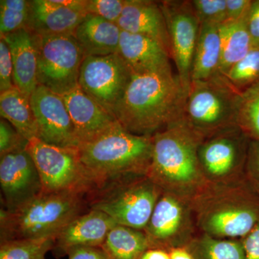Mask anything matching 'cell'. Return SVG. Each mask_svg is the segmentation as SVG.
<instances>
[{
    "label": "cell",
    "instance_id": "6da1fadb",
    "mask_svg": "<svg viewBox=\"0 0 259 259\" xmlns=\"http://www.w3.org/2000/svg\"><path fill=\"white\" fill-rule=\"evenodd\" d=\"M188 93L171 67L133 74L113 114L131 134L153 136L184 118Z\"/></svg>",
    "mask_w": 259,
    "mask_h": 259
},
{
    "label": "cell",
    "instance_id": "7a4b0ae2",
    "mask_svg": "<svg viewBox=\"0 0 259 259\" xmlns=\"http://www.w3.org/2000/svg\"><path fill=\"white\" fill-rule=\"evenodd\" d=\"M204 139L185 118L153 135L148 178L164 192L193 198L207 183L198 159Z\"/></svg>",
    "mask_w": 259,
    "mask_h": 259
},
{
    "label": "cell",
    "instance_id": "3957f363",
    "mask_svg": "<svg viewBox=\"0 0 259 259\" xmlns=\"http://www.w3.org/2000/svg\"><path fill=\"white\" fill-rule=\"evenodd\" d=\"M199 233L241 239L259 220V195L244 180L209 183L191 199Z\"/></svg>",
    "mask_w": 259,
    "mask_h": 259
},
{
    "label": "cell",
    "instance_id": "277c9868",
    "mask_svg": "<svg viewBox=\"0 0 259 259\" xmlns=\"http://www.w3.org/2000/svg\"><path fill=\"white\" fill-rule=\"evenodd\" d=\"M77 148L95 191L122 179L147 176L153 136L131 134L118 123Z\"/></svg>",
    "mask_w": 259,
    "mask_h": 259
},
{
    "label": "cell",
    "instance_id": "5b68a950",
    "mask_svg": "<svg viewBox=\"0 0 259 259\" xmlns=\"http://www.w3.org/2000/svg\"><path fill=\"white\" fill-rule=\"evenodd\" d=\"M89 210L88 194L42 192L13 212L1 209L0 239H55L72 220Z\"/></svg>",
    "mask_w": 259,
    "mask_h": 259
},
{
    "label": "cell",
    "instance_id": "8992f818",
    "mask_svg": "<svg viewBox=\"0 0 259 259\" xmlns=\"http://www.w3.org/2000/svg\"><path fill=\"white\" fill-rule=\"evenodd\" d=\"M163 190L147 176L127 177L89 194V207L117 225L144 231Z\"/></svg>",
    "mask_w": 259,
    "mask_h": 259
},
{
    "label": "cell",
    "instance_id": "52a82bcc",
    "mask_svg": "<svg viewBox=\"0 0 259 259\" xmlns=\"http://www.w3.org/2000/svg\"><path fill=\"white\" fill-rule=\"evenodd\" d=\"M241 96L223 75L192 81L184 118L204 138L236 127Z\"/></svg>",
    "mask_w": 259,
    "mask_h": 259
},
{
    "label": "cell",
    "instance_id": "ba28073f",
    "mask_svg": "<svg viewBox=\"0 0 259 259\" xmlns=\"http://www.w3.org/2000/svg\"><path fill=\"white\" fill-rule=\"evenodd\" d=\"M26 148L38 171L42 192H76L89 195L95 190L77 147H59L33 139Z\"/></svg>",
    "mask_w": 259,
    "mask_h": 259
},
{
    "label": "cell",
    "instance_id": "9c48e42d",
    "mask_svg": "<svg viewBox=\"0 0 259 259\" xmlns=\"http://www.w3.org/2000/svg\"><path fill=\"white\" fill-rule=\"evenodd\" d=\"M36 48L38 85L59 95L79 86L80 68L86 56L74 35H36Z\"/></svg>",
    "mask_w": 259,
    "mask_h": 259
},
{
    "label": "cell",
    "instance_id": "30bf717a",
    "mask_svg": "<svg viewBox=\"0 0 259 259\" xmlns=\"http://www.w3.org/2000/svg\"><path fill=\"white\" fill-rule=\"evenodd\" d=\"M144 232L149 248L187 247L199 234L191 199L163 191Z\"/></svg>",
    "mask_w": 259,
    "mask_h": 259
},
{
    "label": "cell",
    "instance_id": "8fae6325",
    "mask_svg": "<svg viewBox=\"0 0 259 259\" xmlns=\"http://www.w3.org/2000/svg\"><path fill=\"white\" fill-rule=\"evenodd\" d=\"M250 141L238 126L204 138L198 159L206 181L226 183L244 180Z\"/></svg>",
    "mask_w": 259,
    "mask_h": 259
},
{
    "label": "cell",
    "instance_id": "7c38bea8",
    "mask_svg": "<svg viewBox=\"0 0 259 259\" xmlns=\"http://www.w3.org/2000/svg\"><path fill=\"white\" fill-rule=\"evenodd\" d=\"M133 72L118 54L87 56L79 76V87L88 96L113 114L128 87Z\"/></svg>",
    "mask_w": 259,
    "mask_h": 259
},
{
    "label": "cell",
    "instance_id": "4fadbf2b",
    "mask_svg": "<svg viewBox=\"0 0 259 259\" xmlns=\"http://www.w3.org/2000/svg\"><path fill=\"white\" fill-rule=\"evenodd\" d=\"M166 18L171 57L177 75L189 92L192 59L198 37L199 23L190 0L160 1Z\"/></svg>",
    "mask_w": 259,
    "mask_h": 259
},
{
    "label": "cell",
    "instance_id": "5bb4252c",
    "mask_svg": "<svg viewBox=\"0 0 259 259\" xmlns=\"http://www.w3.org/2000/svg\"><path fill=\"white\" fill-rule=\"evenodd\" d=\"M26 147L0 156V185L4 204L2 209L7 212H13L42 192L38 171Z\"/></svg>",
    "mask_w": 259,
    "mask_h": 259
},
{
    "label": "cell",
    "instance_id": "9a60e30c",
    "mask_svg": "<svg viewBox=\"0 0 259 259\" xmlns=\"http://www.w3.org/2000/svg\"><path fill=\"white\" fill-rule=\"evenodd\" d=\"M37 139L59 147H78L74 124L63 97L37 85L30 98Z\"/></svg>",
    "mask_w": 259,
    "mask_h": 259
},
{
    "label": "cell",
    "instance_id": "2e32d148",
    "mask_svg": "<svg viewBox=\"0 0 259 259\" xmlns=\"http://www.w3.org/2000/svg\"><path fill=\"white\" fill-rule=\"evenodd\" d=\"M116 225L105 213L90 209L65 227L56 237L51 251L56 258H61L80 247L102 246Z\"/></svg>",
    "mask_w": 259,
    "mask_h": 259
},
{
    "label": "cell",
    "instance_id": "e0dca14e",
    "mask_svg": "<svg viewBox=\"0 0 259 259\" xmlns=\"http://www.w3.org/2000/svg\"><path fill=\"white\" fill-rule=\"evenodd\" d=\"M61 96L74 124L79 146L119 123L114 114L88 96L79 86Z\"/></svg>",
    "mask_w": 259,
    "mask_h": 259
},
{
    "label": "cell",
    "instance_id": "ac0fdd59",
    "mask_svg": "<svg viewBox=\"0 0 259 259\" xmlns=\"http://www.w3.org/2000/svg\"><path fill=\"white\" fill-rule=\"evenodd\" d=\"M117 25L122 31L144 35L159 42L171 56L166 18L160 2L126 0Z\"/></svg>",
    "mask_w": 259,
    "mask_h": 259
},
{
    "label": "cell",
    "instance_id": "d6986e66",
    "mask_svg": "<svg viewBox=\"0 0 259 259\" xmlns=\"http://www.w3.org/2000/svg\"><path fill=\"white\" fill-rule=\"evenodd\" d=\"M87 15L57 0H32L27 28L39 36L74 35Z\"/></svg>",
    "mask_w": 259,
    "mask_h": 259
},
{
    "label": "cell",
    "instance_id": "ffe728a7",
    "mask_svg": "<svg viewBox=\"0 0 259 259\" xmlns=\"http://www.w3.org/2000/svg\"><path fill=\"white\" fill-rule=\"evenodd\" d=\"M1 38L7 42L11 54L15 87L30 98L38 85L36 35L25 28Z\"/></svg>",
    "mask_w": 259,
    "mask_h": 259
},
{
    "label": "cell",
    "instance_id": "44dd1931",
    "mask_svg": "<svg viewBox=\"0 0 259 259\" xmlns=\"http://www.w3.org/2000/svg\"><path fill=\"white\" fill-rule=\"evenodd\" d=\"M118 54L134 74L155 72L171 67V56L159 42L144 35L121 32Z\"/></svg>",
    "mask_w": 259,
    "mask_h": 259
},
{
    "label": "cell",
    "instance_id": "7402d4cb",
    "mask_svg": "<svg viewBox=\"0 0 259 259\" xmlns=\"http://www.w3.org/2000/svg\"><path fill=\"white\" fill-rule=\"evenodd\" d=\"M122 30L117 24L88 14L75 30L74 37L85 56L118 54Z\"/></svg>",
    "mask_w": 259,
    "mask_h": 259
},
{
    "label": "cell",
    "instance_id": "603a6c76",
    "mask_svg": "<svg viewBox=\"0 0 259 259\" xmlns=\"http://www.w3.org/2000/svg\"><path fill=\"white\" fill-rule=\"evenodd\" d=\"M219 25L200 24L192 59L191 82L209 79L219 74L221 59Z\"/></svg>",
    "mask_w": 259,
    "mask_h": 259
},
{
    "label": "cell",
    "instance_id": "cb8c5ba5",
    "mask_svg": "<svg viewBox=\"0 0 259 259\" xmlns=\"http://www.w3.org/2000/svg\"><path fill=\"white\" fill-rule=\"evenodd\" d=\"M0 115L27 141L37 139L36 122L30 98L16 87L0 95Z\"/></svg>",
    "mask_w": 259,
    "mask_h": 259
},
{
    "label": "cell",
    "instance_id": "d4e9b609",
    "mask_svg": "<svg viewBox=\"0 0 259 259\" xmlns=\"http://www.w3.org/2000/svg\"><path fill=\"white\" fill-rule=\"evenodd\" d=\"M221 59L219 74L225 75L253 49L245 18L219 25Z\"/></svg>",
    "mask_w": 259,
    "mask_h": 259
},
{
    "label": "cell",
    "instance_id": "484cf974",
    "mask_svg": "<svg viewBox=\"0 0 259 259\" xmlns=\"http://www.w3.org/2000/svg\"><path fill=\"white\" fill-rule=\"evenodd\" d=\"M109 259H140L149 248L144 231L116 225L102 245Z\"/></svg>",
    "mask_w": 259,
    "mask_h": 259
},
{
    "label": "cell",
    "instance_id": "4316f807",
    "mask_svg": "<svg viewBox=\"0 0 259 259\" xmlns=\"http://www.w3.org/2000/svg\"><path fill=\"white\" fill-rule=\"evenodd\" d=\"M187 248L195 259H245L240 239H221L199 233Z\"/></svg>",
    "mask_w": 259,
    "mask_h": 259
},
{
    "label": "cell",
    "instance_id": "83f0119b",
    "mask_svg": "<svg viewBox=\"0 0 259 259\" xmlns=\"http://www.w3.org/2000/svg\"><path fill=\"white\" fill-rule=\"evenodd\" d=\"M54 238H34L1 241L0 259H45L53 250Z\"/></svg>",
    "mask_w": 259,
    "mask_h": 259
},
{
    "label": "cell",
    "instance_id": "f1b7e54d",
    "mask_svg": "<svg viewBox=\"0 0 259 259\" xmlns=\"http://www.w3.org/2000/svg\"><path fill=\"white\" fill-rule=\"evenodd\" d=\"M237 126L248 139L259 143V83L241 93Z\"/></svg>",
    "mask_w": 259,
    "mask_h": 259
},
{
    "label": "cell",
    "instance_id": "f546056e",
    "mask_svg": "<svg viewBox=\"0 0 259 259\" xmlns=\"http://www.w3.org/2000/svg\"><path fill=\"white\" fill-rule=\"evenodd\" d=\"M226 79L239 93L259 83V49L253 48L226 74Z\"/></svg>",
    "mask_w": 259,
    "mask_h": 259
},
{
    "label": "cell",
    "instance_id": "4dcf8cb0",
    "mask_svg": "<svg viewBox=\"0 0 259 259\" xmlns=\"http://www.w3.org/2000/svg\"><path fill=\"white\" fill-rule=\"evenodd\" d=\"M30 1L1 0L0 1V35L2 36L20 29L27 28Z\"/></svg>",
    "mask_w": 259,
    "mask_h": 259
},
{
    "label": "cell",
    "instance_id": "1f68e13d",
    "mask_svg": "<svg viewBox=\"0 0 259 259\" xmlns=\"http://www.w3.org/2000/svg\"><path fill=\"white\" fill-rule=\"evenodd\" d=\"M199 23L221 25L226 22V0H191Z\"/></svg>",
    "mask_w": 259,
    "mask_h": 259
},
{
    "label": "cell",
    "instance_id": "d6a6232c",
    "mask_svg": "<svg viewBox=\"0 0 259 259\" xmlns=\"http://www.w3.org/2000/svg\"><path fill=\"white\" fill-rule=\"evenodd\" d=\"M125 5L126 0H86L85 12L117 24Z\"/></svg>",
    "mask_w": 259,
    "mask_h": 259
},
{
    "label": "cell",
    "instance_id": "836d02e7",
    "mask_svg": "<svg viewBox=\"0 0 259 259\" xmlns=\"http://www.w3.org/2000/svg\"><path fill=\"white\" fill-rule=\"evenodd\" d=\"M28 144L10 122L2 118L0 120V156L25 147Z\"/></svg>",
    "mask_w": 259,
    "mask_h": 259
},
{
    "label": "cell",
    "instance_id": "e575fe53",
    "mask_svg": "<svg viewBox=\"0 0 259 259\" xmlns=\"http://www.w3.org/2000/svg\"><path fill=\"white\" fill-rule=\"evenodd\" d=\"M15 87L13 82V66L11 54L5 40H0V92L9 90Z\"/></svg>",
    "mask_w": 259,
    "mask_h": 259
},
{
    "label": "cell",
    "instance_id": "d590c367",
    "mask_svg": "<svg viewBox=\"0 0 259 259\" xmlns=\"http://www.w3.org/2000/svg\"><path fill=\"white\" fill-rule=\"evenodd\" d=\"M245 177L259 195V143L250 140L245 168Z\"/></svg>",
    "mask_w": 259,
    "mask_h": 259
},
{
    "label": "cell",
    "instance_id": "8d00e7d4",
    "mask_svg": "<svg viewBox=\"0 0 259 259\" xmlns=\"http://www.w3.org/2000/svg\"><path fill=\"white\" fill-rule=\"evenodd\" d=\"M245 21L253 48L259 49V0H252Z\"/></svg>",
    "mask_w": 259,
    "mask_h": 259
},
{
    "label": "cell",
    "instance_id": "74e56055",
    "mask_svg": "<svg viewBox=\"0 0 259 259\" xmlns=\"http://www.w3.org/2000/svg\"><path fill=\"white\" fill-rule=\"evenodd\" d=\"M241 240L245 259H259V220L253 229Z\"/></svg>",
    "mask_w": 259,
    "mask_h": 259
},
{
    "label": "cell",
    "instance_id": "f35d334b",
    "mask_svg": "<svg viewBox=\"0 0 259 259\" xmlns=\"http://www.w3.org/2000/svg\"><path fill=\"white\" fill-rule=\"evenodd\" d=\"M252 0H226V21H238L244 18Z\"/></svg>",
    "mask_w": 259,
    "mask_h": 259
},
{
    "label": "cell",
    "instance_id": "ab89813d",
    "mask_svg": "<svg viewBox=\"0 0 259 259\" xmlns=\"http://www.w3.org/2000/svg\"><path fill=\"white\" fill-rule=\"evenodd\" d=\"M69 259H109L102 246L80 247L69 252Z\"/></svg>",
    "mask_w": 259,
    "mask_h": 259
},
{
    "label": "cell",
    "instance_id": "60d3db41",
    "mask_svg": "<svg viewBox=\"0 0 259 259\" xmlns=\"http://www.w3.org/2000/svg\"><path fill=\"white\" fill-rule=\"evenodd\" d=\"M140 259H170L169 252L161 248H148Z\"/></svg>",
    "mask_w": 259,
    "mask_h": 259
},
{
    "label": "cell",
    "instance_id": "b9f144b4",
    "mask_svg": "<svg viewBox=\"0 0 259 259\" xmlns=\"http://www.w3.org/2000/svg\"><path fill=\"white\" fill-rule=\"evenodd\" d=\"M168 252L170 259H195L187 247L173 248Z\"/></svg>",
    "mask_w": 259,
    "mask_h": 259
}]
</instances>
